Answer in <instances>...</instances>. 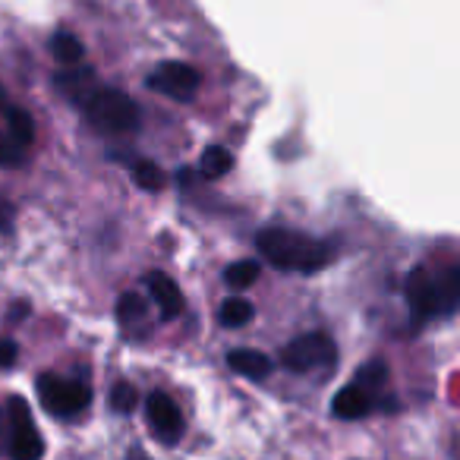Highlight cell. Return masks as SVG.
Segmentation results:
<instances>
[{"label":"cell","instance_id":"obj_1","mask_svg":"<svg viewBox=\"0 0 460 460\" xmlns=\"http://www.w3.org/2000/svg\"><path fill=\"white\" fill-rule=\"evenodd\" d=\"M256 246L278 271H294V275H315L325 265H332L334 252L328 243L300 234L294 227H265L259 230Z\"/></svg>","mask_w":460,"mask_h":460},{"label":"cell","instance_id":"obj_2","mask_svg":"<svg viewBox=\"0 0 460 460\" xmlns=\"http://www.w3.org/2000/svg\"><path fill=\"white\" fill-rule=\"evenodd\" d=\"M460 300V271L447 269L445 278L432 275L429 269H416L407 278V303L420 319H441L457 309Z\"/></svg>","mask_w":460,"mask_h":460},{"label":"cell","instance_id":"obj_3","mask_svg":"<svg viewBox=\"0 0 460 460\" xmlns=\"http://www.w3.org/2000/svg\"><path fill=\"white\" fill-rule=\"evenodd\" d=\"M79 108L85 111L89 123L102 133H136L142 123L139 104L120 89H102L98 85Z\"/></svg>","mask_w":460,"mask_h":460},{"label":"cell","instance_id":"obj_4","mask_svg":"<svg viewBox=\"0 0 460 460\" xmlns=\"http://www.w3.org/2000/svg\"><path fill=\"white\" fill-rule=\"evenodd\" d=\"M7 416H10V460H41L45 454V441L39 435V426L32 420V407H29L26 397L13 394L7 403Z\"/></svg>","mask_w":460,"mask_h":460},{"label":"cell","instance_id":"obj_5","mask_svg":"<svg viewBox=\"0 0 460 460\" xmlns=\"http://www.w3.org/2000/svg\"><path fill=\"white\" fill-rule=\"evenodd\" d=\"M281 363H284V369H290V372L325 369V366L338 363V344L322 332L300 334V338H294L288 347H284Z\"/></svg>","mask_w":460,"mask_h":460},{"label":"cell","instance_id":"obj_6","mask_svg":"<svg viewBox=\"0 0 460 460\" xmlns=\"http://www.w3.org/2000/svg\"><path fill=\"white\" fill-rule=\"evenodd\" d=\"M39 397L51 416L73 420V416H79L85 407H89L92 388L85 382H70V378H60V376H41Z\"/></svg>","mask_w":460,"mask_h":460},{"label":"cell","instance_id":"obj_7","mask_svg":"<svg viewBox=\"0 0 460 460\" xmlns=\"http://www.w3.org/2000/svg\"><path fill=\"white\" fill-rule=\"evenodd\" d=\"M199 76L196 66L190 64H161L148 79V89L161 92V95L173 98V102H192V95L199 92Z\"/></svg>","mask_w":460,"mask_h":460},{"label":"cell","instance_id":"obj_8","mask_svg":"<svg viewBox=\"0 0 460 460\" xmlns=\"http://www.w3.org/2000/svg\"><path fill=\"white\" fill-rule=\"evenodd\" d=\"M146 416L161 445H177L183 438V416H180V407L164 391H152L146 397Z\"/></svg>","mask_w":460,"mask_h":460},{"label":"cell","instance_id":"obj_9","mask_svg":"<svg viewBox=\"0 0 460 460\" xmlns=\"http://www.w3.org/2000/svg\"><path fill=\"white\" fill-rule=\"evenodd\" d=\"M146 288H148V294H152L155 306H158V315L164 322L177 319V315L183 313V294H180V288L164 275V271L146 275Z\"/></svg>","mask_w":460,"mask_h":460},{"label":"cell","instance_id":"obj_10","mask_svg":"<svg viewBox=\"0 0 460 460\" xmlns=\"http://www.w3.org/2000/svg\"><path fill=\"white\" fill-rule=\"evenodd\" d=\"M372 394L366 388H359V385H347V388H341L338 394H334L332 401V413L338 416V420H363V416L372 413Z\"/></svg>","mask_w":460,"mask_h":460},{"label":"cell","instance_id":"obj_11","mask_svg":"<svg viewBox=\"0 0 460 460\" xmlns=\"http://www.w3.org/2000/svg\"><path fill=\"white\" fill-rule=\"evenodd\" d=\"M227 366L234 372H240V376L252 378V382H259V378H269L271 372H275V363H271L269 353L250 350V347H237V350H230L227 353Z\"/></svg>","mask_w":460,"mask_h":460},{"label":"cell","instance_id":"obj_12","mask_svg":"<svg viewBox=\"0 0 460 460\" xmlns=\"http://www.w3.org/2000/svg\"><path fill=\"white\" fill-rule=\"evenodd\" d=\"M54 83H58V89L64 92L66 98H73L76 104H83L85 98H89L92 92L98 89V85H95V73L83 70V64L70 66V70H64V73H58V76H54Z\"/></svg>","mask_w":460,"mask_h":460},{"label":"cell","instance_id":"obj_13","mask_svg":"<svg viewBox=\"0 0 460 460\" xmlns=\"http://www.w3.org/2000/svg\"><path fill=\"white\" fill-rule=\"evenodd\" d=\"M4 117H7V136L16 142V146H22V148H29L35 142V123H32V117L26 114V111H20V108H13L10 104L7 111H4Z\"/></svg>","mask_w":460,"mask_h":460},{"label":"cell","instance_id":"obj_14","mask_svg":"<svg viewBox=\"0 0 460 460\" xmlns=\"http://www.w3.org/2000/svg\"><path fill=\"white\" fill-rule=\"evenodd\" d=\"M252 315H256V309H252L250 300H243V296H227V300L221 303V325L224 328H243L252 322Z\"/></svg>","mask_w":460,"mask_h":460},{"label":"cell","instance_id":"obj_15","mask_svg":"<svg viewBox=\"0 0 460 460\" xmlns=\"http://www.w3.org/2000/svg\"><path fill=\"white\" fill-rule=\"evenodd\" d=\"M51 51H54V58L60 60V64H66V66H79L83 64V58H85V48H83V41L76 39V35H70V32H58L51 39Z\"/></svg>","mask_w":460,"mask_h":460},{"label":"cell","instance_id":"obj_16","mask_svg":"<svg viewBox=\"0 0 460 460\" xmlns=\"http://www.w3.org/2000/svg\"><path fill=\"white\" fill-rule=\"evenodd\" d=\"M259 281V262L256 259H243V262H234L227 265V271H224V284L234 290H246L252 288V284Z\"/></svg>","mask_w":460,"mask_h":460},{"label":"cell","instance_id":"obj_17","mask_svg":"<svg viewBox=\"0 0 460 460\" xmlns=\"http://www.w3.org/2000/svg\"><path fill=\"white\" fill-rule=\"evenodd\" d=\"M230 167H234V155H230L224 146H208L202 152V173L208 180L224 177V173H227Z\"/></svg>","mask_w":460,"mask_h":460},{"label":"cell","instance_id":"obj_18","mask_svg":"<svg viewBox=\"0 0 460 460\" xmlns=\"http://www.w3.org/2000/svg\"><path fill=\"white\" fill-rule=\"evenodd\" d=\"M353 385L366 388L369 394H372V391H382L385 385H388V366H385V359H372V363H366L363 369L357 372Z\"/></svg>","mask_w":460,"mask_h":460},{"label":"cell","instance_id":"obj_19","mask_svg":"<svg viewBox=\"0 0 460 460\" xmlns=\"http://www.w3.org/2000/svg\"><path fill=\"white\" fill-rule=\"evenodd\" d=\"M133 180H136V186H142V190H148V192H158L161 186H164V173H161V167L152 164V161H136Z\"/></svg>","mask_w":460,"mask_h":460},{"label":"cell","instance_id":"obj_20","mask_svg":"<svg viewBox=\"0 0 460 460\" xmlns=\"http://www.w3.org/2000/svg\"><path fill=\"white\" fill-rule=\"evenodd\" d=\"M146 303H142L139 294H123L120 300H117V319L123 322V325H133V322H142L146 319Z\"/></svg>","mask_w":460,"mask_h":460},{"label":"cell","instance_id":"obj_21","mask_svg":"<svg viewBox=\"0 0 460 460\" xmlns=\"http://www.w3.org/2000/svg\"><path fill=\"white\" fill-rule=\"evenodd\" d=\"M26 164V148L16 146L7 136V129H0V167H22Z\"/></svg>","mask_w":460,"mask_h":460},{"label":"cell","instance_id":"obj_22","mask_svg":"<svg viewBox=\"0 0 460 460\" xmlns=\"http://www.w3.org/2000/svg\"><path fill=\"white\" fill-rule=\"evenodd\" d=\"M111 407L117 410V413H133L136 407V388L129 382H117L114 391H111Z\"/></svg>","mask_w":460,"mask_h":460},{"label":"cell","instance_id":"obj_23","mask_svg":"<svg viewBox=\"0 0 460 460\" xmlns=\"http://www.w3.org/2000/svg\"><path fill=\"white\" fill-rule=\"evenodd\" d=\"M13 221H16L13 205H10L7 196H0V234H10V230H13Z\"/></svg>","mask_w":460,"mask_h":460},{"label":"cell","instance_id":"obj_24","mask_svg":"<svg viewBox=\"0 0 460 460\" xmlns=\"http://www.w3.org/2000/svg\"><path fill=\"white\" fill-rule=\"evenodd\" d=\"M10 454V416L7 407H0V457Z\"/></svg>","mask_w":460,"mask_h":460},{"label":"cell","instance_id":"obj_25","mask_svg":"<svg viewBox=\"0 0 460 460\" xmlns=\"http://www.w3.org/2000/svg\"><path fill=\"white\" fill-rule=\"evenodd\" d=\"M16 344L10 338H0V369H10L16 363Z\"/></svg>","mask_w":460,"mask_h":460},{"label":"cell","instance_id":"obj_26","mask_svg":"<svg viewBox=\"0 0 460 460\" xmlns=\"http://www.w3.org/2000/svg\"><path fill=\"white\" fill-rule=\"evenodd\" d=\"M7 108H10V102H7V92L0 89V114H4V111H7Z\"/></svg>","mask_w":460,"mask_h":460},{"label":"cell","instance_id":"obj_27","mask_svg":"<svg viewBox=\"0 0 460 460\" xmlns=\"http://www.w3.org/2000/svg\"><path fill=\"white\" fill-rule=\"evenodd\" d=\"M127 460H146V454H142V451H129Z\"/></svg>","mask_w":460,"mask_h":460}]
</instances>
